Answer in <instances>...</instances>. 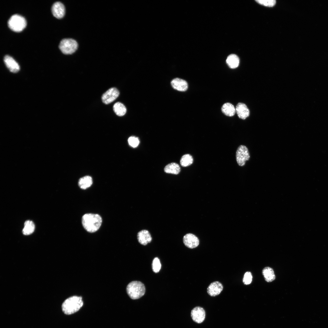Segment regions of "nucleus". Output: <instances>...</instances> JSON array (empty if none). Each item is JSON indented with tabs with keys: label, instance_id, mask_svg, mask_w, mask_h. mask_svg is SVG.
Wrapping results in <instances>:
<instances>
[{
	"label": "nucleus",
	"instance_id": "423d86ee",
	"mask_svg": "<svg viewBox=\"0 0 328 328\" xmlns=\"http://www.w3.org/2000/svg\"><path fill=\"white\" fill-rule=\"evenodd\" d=\"M236 157L238 165L241 166H244L246 161L249 160L250 158L248 148L244 145L239 146L237 150Z\"/></svg>",
	"mask_w": 328,
	"mask_h": 328
},
{
	"label": "nucleus",
	"instance_id": "aec40b11",
	"mask_svg": "<svg viewBox=\"0 0 328 328\" xmlns=\"http://www.w3.org/2000/svg\"><path fill=\"white\" fill-rule=\"evenodd\" d=\"M92 183V178L89 176H86L79 179L78 184L80 188L85 190L91 186Z\"/></svg>",
	"mask_w": 328,
	"mask_h": 328
},
{
	"label": "nucleus",
	"instance_id": "dca6fc26",
	"mask_svg": "<svg viewBox=\"0 0 328 328\" xmlns=\"http://www.w3.org/2000/svg\"><path fill=\"white\" fill-rule=\"evenodd\" d=\"M262 273L266 281L271 282L275 278V276L273 269L271 267H266L264 268L262 271Z\"/></svg>",
	"mask_w": 328,
	"mask_h": 328
},
{
	"label": "nucleus",
	"instance_id": "f03ea898",
	"mask_svg": "<svg viewBox=\"0 0 328 328\" xmlns=\"http://www.w3.org/2000/svg\"><path fill=\"white\" fill-rule=\"evenodd\" d=\"M83 302L80 296H74L67 299L63 303L62 309L66 314L70 315L78 311L82 306Z\"/></svg>",
	"mask_w": 328,
	"mask_h": 328
},
{
	"label": "nucleus",
	"instance_id": "9b49d317",
	"mask_svg": "<svg viewBox=\"0 0 328 328\" xmlns=\"http://www.w3.org/2000/svg\"><path fill=\"white\" fill-rule=\"evenodd\" d=\"M3 60L6 66L11 72L15 73L19 70V65L11 56L8 55H5Z\"/></svg>",
	"mask_w": 328,
	"mask_h": 328
},
{
	"label": "nucleus",
	"instance_id": "5701e85b",
	"mask_svg": "<svg viewBox=\"0 0 328 328\" xmlns=\"http://www.w3.org/2000/svg\"><path fill=\"white\" fill-rule=\"evenodd\" d=\"M193 162L192 156L189 154L183 155L181 158L180 164L183 167H187L192 164Z\"/></svg>",
	"mask_w": 328,
	"mask_h": 328
},
{
	"label": "nucleus",
	"instance_id": "ddd939ff",
	"mask_svg": "<svg viewBox=\"0 0 328 328\" xmlns=\"http://www.w3.org/2000/svg\"><path fill=\"white\" fill-rule=\"evenodd\" d=\"M236 112L238 117L242 119H245L250 115V111L245 104L239 103L237 105Z\"/></svg>",
	"mask_w": 328,
	"mask_h": 328
},
{
	"label": "nucleus",
	"instance_id": "f8f14e48",
	"mask_svg": "<svg viewBox=\"0 0 328 328\" xmlns=\"http://www.w3.org/2000/svg\"><path fill=\"white\" fill-rule=\"evenodd\" d=\"M223 286L221 283L215 281L211 283L207 288V292L211 296L219 295L223 289Z\"/></svg>",
	"mask_w": 328,
	"mask_h": 328
},
{
	"label": "nucleus",
	"instance_id": "a878e982",
	"mask_svg": "<svg viewBox=\"0 0 328 328\" xmlns=\"http://www.w3.org/2000/svg\"><path fill=\"white\" fill-rule=\"evenodd\" d=\"M128 142L130 145L133 148H136L138 145L139 141L138 138L135 136H131L129 138Z\"/></svg>",
	"mask_w": 328,
	"mask_h": 328
},
{
	"label": "nucleus",
	"instance_id": "a211bd4d",
	"mask_svg": "<svg viewBox=\"0 0 328 328\" xmlns=\"http://www.w3.org/2000/svg\"><path fill=\"white\" fill-rule=\"evenodd\" d=\"M239 59L235 54H231L228 56L226 60V63L229 67L232 69L237 67L239 63Z\"/></svg>",
	"mask_w": 328,
	"mask_h": 328
},
{
	"label": "nucleus",
	"instance_id": "f3484780",
	"mask_svg": "<svg viewBox=\"0 0 328 328\" xmlns=\"http://www.w3.org/2000/svg\"><path fill=\"white\" fill-rule=\"evenodd\" d=\"M221 111L225 115L229 117L233 116L236 112L234 106L230 103L224 104L222 107Z\"/></svg>",
	"mask_w": 328,
	"mask_h": 328
},
{
	"label": "nucleus",
	"instance_id": "412c9836",
	"mask_svg": "<svg viewBox=\"0 0 328 328\" xmlns=\"http://www.w3.org/2000/svg\"><path fill=\"white\" fill-rule=\"evenodd\" d=\"M113 109L116 114L119 116L124 115L127 111L125 106L122 103L118 102L114 104L113 106Z\"/></svg>",
	"mask_w": 328,
	"mask_h": 328
},
{
	"label": "nucleus",
	"instance_id": "0eeeda50",
	"mask_svg": "<svg viewBox=\"0 0 328 328\" xmlns=\"http://www.w3.org/2000/svg\"><path fill=\"white\" fill-rule=\"evenodd\" d=\"M119 95V92L116 88L111 87L103 94L102 101L104 104H108L115 100Z\"/></svg>",
	"mask_w": 328,
	"mask_h": 328
},
{
	"label": "nucleus",
	"instance_id": "1a4fd4ad",
	"mask_svg": "<svg viewBox=\"0 0 328 328\" xmlns=\"http://www.w3.org/2000/svg\"><path fill=\"white\" fill-rule=\"evenodd\" d=\"M183 241L185 245L190 248L196 247L199 243L198 238L194 235L190 233L187 234L184 236Z\"/></svg>",
	"mask_w": 328,
	"mask_h": 328
},
{
	"label": "nucleus",
	"instance_id": "6ab92c4d",
	"mask_svg": "<svg viewBox=\"0 0 328 328\" xmlns=\"http://www.w3.org/2000/svg\"><path fill=\"white\" fill-rule=\"evenodd\" d=\"M164 170L166 173L176 175L180 172V168L178 164L173 162L167 165Z\"/></svg>",
	"mask_w": 328,
	"mask_h": 328
},
{
	"label": "nucleus",
	"instance_id": "9d476101",
	"mask_svg": "<svg viewBox=\"0 0 328 328\" xmlns=\"http://www.w3.org/2000/svg\"><path fill=\"white\" fill-rule=\"evenodd\" d=\"M51 11L53 15L58 19L63 17L65 14V8L60 2H56L52 5Z\"/></svg>",
	"mask_w": 328,
	"mask_h": 328
},
{
	"label": "nucleus",
	"instance_id": "f257e3e1",
	"mask_svg": "<svg viewBox=\"0 0 328 328\" xmlns=\"http://www.w3.org/2000/svg\"><path fill=\"white\" fill-rule=\"evenodd\" d=\"M102 219L98 214H86L82 217V223L84 228L88 232L94 233L100 228Z\"/></svg>",
	"mask_w": 328,
	"mask_h": 328
},
{
	"label": "nucleus",
	"instance_id": "bb28decb",
	"mask_svg": "<svg viewBox=\"0 0 328 328\" xmlns=\"http://www.w3.org/2000/svg\"><path fill=\"white\" fill-rule=\"evenodd\" d=\"M252 279L251 273L250 272H247L244 274L243 281L245 285H249L251 283Z\"/></svg>",
	"mask_w": 328,
	"mask_h": 328
},
{
	"label": "nucleus",
	"instance_id": "393cba45",
	"mask_svg": "<svg viewBox=\"0 0 328 328\" xmlns=\"http://www.w3.org/2000/svg\"><path fill=\"white\" fill-rule=\"evenodd\" d=\"M255 1L260 4L268 7H272L276 4L275 0H256Z\"/></svg>",
	"mask_w": 328,
	"mask_h": 328
},
{
	"label": "nucleus",
	"instance_id": "6e6552de",
	"mask_svg": "<svg viewBox=\"0 0 328 328\" xmlns=\"http://www.w3.org/2000/svg\"><path fill=\"white\" fill-rule=\"evenodd\" d=\"M191 316L193 320L200 323L204 320L205 317V312L204 309L199 306L194 308L191 311Z\"/></svg>",
	"mask_w": 328,
	"mask_h": 328
},
{
	"label": "nucleus",
	"instance_id": "b1692460",
	"mask_svg": "<svg viewBox=\"0 0 328 328\" xmlns=\"http://www.w3.org/2000/svg\"><path fill=\"white\" fill-rule=\"evenodd\" d=\"M152 268L153 271L155 273L159 272L161 268V264L159 258H155L153 260L152 264Z\"/></svg>",
	"mask_w": 328,
	"mask_h": 328
},
{
	"label": "nucleus",
	"instance_id": "4be33fe9",
	"mask_svg": "<svg viewBox=\"0 0 328 328\" xmlns=\"http://www.w3.org/2000/svg\"><path fill=\"white\" fill-rule=\"evenodd\" d=\"M24 226L22 232L25 235H29L32 234L35 229V226L33 222L29 220L26 221L24 223Z\"/></svg>",
	"mask_w": 328,
	"mask_h": 328
},
{
	"label": "nucleus",
	"instance_id": "4468645a",
	"mask_svg": "<svg viewBox=\"0 0 328 328\" xmlns=\"http://www.w3.org/2000/svg\"><path fill=\"white\" fill-rule=\"evenodd\" d=\"M171 84L174 89L179 91H185L188 87L187 83L186 80L178 78L173 80Z\"/></svg>",
	"mask_w": 328,
	"mask_h": 328
},
{
	"label": "nucleus",
	"instance_id": "7ed1b4c3",
	"mask_svg": "<svg viewBox=\"0 0 328 328\" xmlns=\"http://www.w3.org/2000/svg\"><path fill=\"white\" fill-rule=\"evenodd\" d=\"M126 291L131 299H136L140 298L144 295L145 289L144 285L142 282L134 281L128 284Z\"/></svg>",
	"mask_w": 328,
	"mask_h": 328
},
{
	"label": "nucleus",
	"instance_id": "2eb2a0df",
	"mask_svg": "<svg viewBox=\"0 0 328 328\" xmlns=\"http://www.w3.org/2000/svg\"><path fill=\"white\" fill-rule=\"evenodd\" d=\"M137 237L138 242L144 245L150 242L152 239L149 232L146 230L139 231L137 234Z\"/></svg>",
	"mask_w": 328,
	"mask_h": 328
},
{
	"label": "nucleus",
	"instance_id": "39448f33",
	"mask_svg": "<svg viewBox=\"0 0 328 328\" xmlns=\"http://www.w3.org/2000/svg\"><path fill=\"white\" fill-rule=\"evenodd\" d=\"M59 47L63 54H71L74 53L77 49L78 44L75 40L73 39H64L60 41Z\"/></svg>",
	"mask_w": 328,
	"mask_h": 328
},
{
	"label": "nucleus",
	"instance_id": "20e7f679",
	"mask_svg": "<svg viewBox=\"0 0 328 328\" xmlns=\"http://www.w3.org/2000/svg\"><path fill=\"white\" fill-rule=\"evenodd\" d=\"M26 25L25 18L18 14L12 15L8 21L9 27L12 31L16 32L22 31L26 27Z\"/></svg>",
	"mask_w": 328,
	"mask_h": 328
}]
</instances>
